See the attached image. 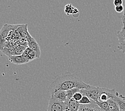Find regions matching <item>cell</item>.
<instances>
[{"mask_svg":"<svg viewBox=\"0 0 125 111\" xmlns=\"http://www.w3.org/2000/svg\"><path fill=\"white\" fill-rule=\"evenodd\" d=\"M90 86L75 74L67 72L55 78L50 85L49 90L52 95L59 90L67 91L73 88L87 89Z\"/></svg>","mask_w":125,"mask_h":111,"instance_id":"cell-1","label":"cell"},{"mask_svg":"<svg viewBox=\"0 0 125 111\" xmlns=\"http://www.w3.org/2000/svg\"><path fill=\"white\" fill-rule=\"evenodd\" d=\"M21 25H9L5 24L3 26L0 33V47L2 50L4 48V45L10 32L16 31Z\"/></svg>","mask_w":125,"mask_h":111,"instance_id":"cell-2","label":"cell"},{"mask_svg":"<svg viewBox=\"0 0 125 111\" xmlns=\"http://www.w3.org/2000/svg\"><path fill=\"white\" fill-rule=\"evenodd\" d=\"M99 97V102H107L109 99L115 100L120 95L115 89H110L106 88H100Z\"/></svg>","mask_w":125,"mask_h":111,"instance_id":"cell-3","label":"cell"},{"mask_svg":"<svg viewBox=\"0 0 125 111\" xmlns=\"http://www.w3.org/2000/svg\"><path fill=\"white\" fill-rule=\"evenodd\" d=\"M100 87L92 86L87 89H82L80 92L83 95V96H86L89 98L93 100L94 103H97L99 101V97L100 95Z\"/></svg>","mask_w":125,"mask_h":111,"instance_id":"cell-4","label":"cell"},{"mask_svg":"<svg viewBox=\"0 0 125 111\" xmlns=\"http://www.w3.org/2000/svg\"><path fill=\"white\" fill-rule=\"evenodd\" d=\"M67 104L50 97L47 111H65L68 110Z\"/></svg>","mask_w":125,"mask_h":111,"instance_id":"cell-5","label":"cell"},{"mask_svg":"<svg viewBox=\"0 0 125 111\" xmlns=\"http://www.w3.org/2000/svg\"><path fill=\"white\" fill-rule=\"evenodd\" d=\"M117 37L119 43L118 48L125 53V27L123 26L120 31L118 32Z\"/></svg>","mask_w":125,"mask_h":111,"instance_id":"cell-6","label":"cell"},{"mask_svg":"<svg viewBox=\"0 0 125 111\" xmlns=\"http://www.w3.org/2000/svg\"><path fill=\"white\" fill-rule=\"evenodd\" d=\"M50 97H52L54 99L63 102L65 103H66L68 100L67 91L64 90H59L55 91L52 95H50Z\"/></svg>","mask_w":125,"mask_h":111,"instance_id":"cell-7","label":"cell"},{"mask_svg":"<svg viewBox=\"0 0 125 111\" xmlns=\"http://www.w3.org/2000/svg\"><path fill=\"white\" fill-rule=\"evenodd\" d=\"M17 32L18 33L19 35L22 38H26L27 42L31 40L32 37L29 33L27 29V25H21L17 29Z\"/></svg>","mask_w":125,"mask_h":111,"instance_id":"cell-8","label":"cell"},{"mask_svg":"<svg viewBox=\"0 0 125 111\" xmlns=\"http://www.w3.org/2000/svg\"><path fill=\"white\" fill-rule=\"evenodd\" d=\"M28 47L30 48L36 52L37 58H40L41 55L40 47L34 38L32 37L31 40L28 41Z\"/></svg>","mask_w":125,"mask_h":111,"instance_id":"cell-9","label":"cell"},{"mask_svg":"<svg viewBox=\"0 0 125 111\" xmlns=\"http://www.w3.org/2000/svg\"><path fill=\"white\" fill-rule=\"evenodd\" d=\"M78 111H103L97 104L93 103L88 105H80Z\"/></svg>","mask_w":125,"mask_h":111,"instance_id":"cell-10","label":"cell"},{"mask_svg":"<svg viewBox=\"0 0 125 111\" xmlns=\"http://www.w3.org/2000/svg\"><path fill=\"white\" fill-rule=\"evenodd\" d=\"M22 55L24 57L28 62L33 61L36 58H37L36 52L29 47L27 48Z\"/></svg>","mask_w":125,"mask_h":111,"instance_id":"cell-11","label":"cell"},{"mask_svg":"<svg viewBox=\"0 0 125 111\" xmlns=\"http://www.w3.org/2000/svg\"><path fill=\"white\" fill-rule=\"evenodd\" d=\"M9 59L11 62L17 65H22L28 62L22 55L11 56L9 58Z\"/></svg>","mask_w":125,"mask_h":111,"instance_id":"cell-12","label":"cell"},{"mask_svg":"<svg viewBox=\"0 0 125 111\" xmlns=\"http://www.w3.org/2000/svg\"><path fill=\"white\" fill-rule=\"evenodd\" d=\"M65 104H67L68 110L71 111H78L80 106V104L78 101H76L73 98L68 100Z\"/></svg>","mask_w":125,"mask_h":111,"instance_id":"cell-13","label":"cell"},{"mask_svg":"<svg viewBox=\"0 0 125 111\" xmlns=\"http://www.w3.org/2000/svg\"><path fill=\"white\" fill-rule=\"evenodd\" d=\"M2 52L4 53L6 56H7L9 58L11 56H15L16 49L14 47L10 48H6L4 47L3 49L2 50Z\"/></svg>","mask_w":125,"mask_h":111,"instance_id":"cell-14","label":"cell"},{"mask_svg":"<svg viewBox=\"0 0 125 111\" xmlns=\"http://www.w3.org/2000/svg\"><path fill=\"white\" fill-rule=\"evenodd\" d=\"M108 103L111 111H121L118 103L113 99H109L108 100Z\"/></svg>","mask_w":125,"mask_h":111,"instance_id":"cell-15","label":"cell"},{"mask_svg":"<svg viewBox=\"0 0 125 111\" xmlns=\"http://www.w3.org/2000/svg\"><path fill=\"white\" fill-rule=\"evenodd\" d=\"M82 89H79V88H73L70 90H68L67 91V97H68V99L69 100L70 99L73 98V95L77 92H80L81 91Z\"/></svg>","mask_w":125,"mask_h":111,"instance_id":"cell-16","label":"cell"},{"mask_svg":"<svg viewBox=\"0 0 125 111\" xmlns=\"http://www.w3.org/2000/svg\"><path fill=\"white\" fill-rule=\"evenodd\" d=\"M97 104L103 111H111L110 110L108 102H99L94 103Z\"/></svg>","mask_w":125,"mask_h":111,"instance_id":"cell-17","label":"cell"},{"mask_svg":"<svg viewBox=\"0 0 125 111\" xmlns=\"http://www.w3.org/2000/svg\"><path fill=\"white\" fill-rule=\"evenodd\" d=\"M93 102V100L90 99L88 97L86 96H83L82 99L79 101V103L80 105H88L92 103Z\"/></svg>","mask_w":125,"mask_h":111,"instance_id":"cell-18","label":"cell"},{"mask_svg":"<svg viewBox=\"0 0 125 111\" xmlns=\"http://www.w3.org/2000/svg\"><path fill=\"white\" fill-rule=\"evenodd\" d=\"M75 8L73 7V5L71 4H68L65 7V9H64L65 13L68 15L70 14H73L74 10H75Z\"/></svg>","mask_w":125,"mask_h":111,"instance_id":"cell-19","label":"cell"},{"mask_svg":"<svg viewBox=\"0 0 125 111\" xmlns=\"http://www.w3.org/2000/svg\"><path fill=\"white\" fill-rule=\"evenodd\" d=\"M83 97V95L80 92H77L76 94H75L73 95V99L75 100L76 101L79 102L80 100L82 99Z\"/></svg>","mask_w":125,"mask_h":111,"instance_id":"cell-20","label":"cell"},{"mask_svg":"<svg viewBox=\"0 0 125 111\" xmlns=\"http://www.w3.org/2000/svg\"><path fill=\"white\" fill-rule=\"evenodd\" d=\"M124 7L122 5L120 6H117V7H115V11L118 13H121L122 12L124 11Z\"/></svg>","mask_w":125,"mask_h":111,"instance_id":"cell-21","label":"cell"},{"mask_svg":"<svg viewBox=\"0 0 125 111\" xmlns=\"http://www.w3.org/2000/svg\"><path fill=\"white\" fill-rule=\"evenodd\" d=\"M114 4L115 7L122 5L123 4V1L122 0H115L114 2Z\"/></svg>","mask_w":125,"mask_h":111,"instance_id":"cell-22","label":"cell"},{"mask_svg":"<svg viewBox=\"0 0 125 111\" xmlns=\"http://www.w3.org/2000/svg\"><path fill=\"white\" fill-rule=\"evenodd\" d=\"M122 20H125V7L124 8V14L123 17H122Z\"/></svg>","mask_w":125,"mask_h":111,"instance_id":"cell-23","label":"cell"},{"mask_svg":"<svg viewBox=\"0 0 125 111\" xmlns=\"http://www.w3.org/2000/svg\"><path fill=\"white\" fill-rule=\"evenodd\" d=\"M123 26L124 27H125V20H123Z\"/></svg>","mask_w":125,"mask_h":111,"instance_id":"cell-24","label":"cell"},{"mask_svg":"<svg viewBox=\"0 0 125 111\" xmlns=\"http://www.w3.org/2000/svg\"><path fill=\"white\" fill-rule=\"evenodd\" d=\"M65 111H70V110H68H68H65Z\"/></svg>","mask_w":125,"mask_h":111,"instance_id":"cell-25","label":"cell"}]
</instances>
